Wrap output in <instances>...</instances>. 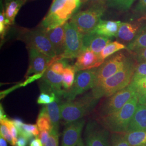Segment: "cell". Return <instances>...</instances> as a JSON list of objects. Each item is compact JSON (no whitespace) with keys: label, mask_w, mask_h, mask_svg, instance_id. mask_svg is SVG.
<instances>
[{"label":"cell","mask_w":146,"mask_h":146,"mask_svg":"<svg viewBox=\"0 0 146 146\" xmlns=\"http://www.w3.org/2000/svg\"><path fill=\"white\" fill-rule=\"evenodd\" d=\"M85 122V120L81 119L67 123L63 131L61 146H76L81 138Z\"/></svg>","instance_id":"cell-14"},{"label":"cell","mask_w":146,"mask_h":146,"mask_svg":"<svg viewBox=\"0 0 146 146\" xmlns=\"http://www.w3.org/2000/svg\"><path fill=\"white\" fill-rule=\"evenodd\" d=\"M46 31L56 55H61L64 50L65 40L64 25Z\"/></svg>","instance_id":"cell-18"},{"label":"cell","mask_w":146,"mask_h":146,"mask_svg":"<svg viewBox=\"0 0 146 146\" xmlns=\"http://www.w3.org/2000/svg\"><path fill=\"white\" fill-rule=\"evenodd\" d=\"M0 146H8L7 141L2 136H1V138H0Z\"/></svg>","instance_id":"cell-47"},{"label":"cell","mask_w":146,"mask_h":146,"mask_svg":"<svg viewBox=\"0 0 146 146\" xmlns=\"http://www.w3.org/2000/svg\"><path fill=\"white\" fill-rule=\"evenodd\" d=\"M146 76V61L141 62L135 67L133 78Z\"/></svg>","instance_id":"cell-37"},{"label":"cell","mask_w":146,"mask_h":146,"mask_svg":"<svg viewBox=\"0 0 146 146\" xmlns=\"http://www.w3.org/2000/svg\"><path fill=\"white\" fill-rule=\"evenodd\" d=\"M65 40L64 50L61 55H58L60 60L77 58L83 50L84 35L78 31L70 21L64 24Z\"/></svg>","instance_id":"cell-6"},{"label":"cell","mask_w":146,"mask_h":146,"mask_svg":"<svg viewBox=\"0 0 146 146\" xmlns=\"http://www.w3.org/2000/svg\"><path fill=\"white\" fill-rule=\"evenodd\" d=\"M78 72L75 66L68 65L62 74L63 87L66 90L70 88L75 81V73Z\"/></svg>","instance_id":"cell-25"},{"label":"cell","mask_w":146,"mask_h":146,"mask_svg":"<svg viewBox=\"0 0 146 146\" xmlns=\"http://www.w3.org/2000/svg\"><path fill=\"white\" fill-rule=\"evenodd\" d=\"M146 47V23L141 27L135 38L129 43L128 49L134 51Z\"/></svg>","instance_id":"cell-24"},{"label":"cell","mask_w":146,"mask_h":146,"mask_svg":"<svg viewBox=\"0 0 146 146\" xmlns=\"http://www.w3.org/2000/svg\"><path fill=\"white\" fill-rule=\"evenodd\" d=\"M110 143V146H131L125 138V133H111Z\"/></svg>","instance_id":"cell-31"},{"label":"cell","mask_w":146,"mask_h":146,"mask_svg":"<svg viewBox=\"0 0 146 146\" xmlns=\"http://www.w3.org/2000/svg\"><path fill=\"white\" fill-rule=\"evenodd\" d=\"M58 130L52 129L46 143L43 146H58Z\"/></svg>","instance_id":"cell-36"},{"label":"cell","mask_w":146,"mask_h":146,"mask_svg":"<svg viewBox=\"0 0 146 146\" xmlns=\"http://www.w3.org/2000/svg\"><path fill=\"white\" fill-rule=\"evenodd\" d=\"M28 140L26 137L19 135L17 139V141L16 143V146H27Z\"/></svg>","instance_id":"cell-41"},{"label":"cell","mask_w":146,"mask_h":146,"mask_svg":"<svg viewBox=\"0 0 146 146\" xmlns=\"http://www.w3.org/2000/svg\"><path fill=\"white\" fill-rule=\"evenodd\" d=\"M76 146H85L84 144V142H83V140H82V139L81 138L80 139V140L78 141V143H77V145H76Z\"/></svg>","instance_id":"cell-48"},{"label":"cell","mask_w":146,"mask_h":146,"mask_svg":"<svg viewBox=\"0 0 146 146\" xmlns=\"http://www.w3.org/2000/svg\"><path fill=\"white\" fill-rule=\"evenodd\" d=\"M139 104L136 95L120 110L109 115L100 117V124L111 133H126Z\"/></svg>","instance_id":"cell-2"},{"label":"cell","mask_w":146,"mask_h":146,"mask_svg":"<svg viewBox=\"0 0 146 146\" xmlns=\"http://www.w3.org/2000/svg\"><path fill=\"white\" fill-rule=\"evenodd\" d=\"M29 146H43V145L41 140L36 137L31 140Z\"/></svg>","instance_id":"cell-43"},{"label":"cell","mask_w":146,"mask_h":146,"mask_svg":"<svg viewBox=\"0 0 146 146\" xmlns=\"http://www.w3.org/2000/svg\"><path fill=\"white\" fill-rule=\"evenodd\" d=\"M52 121V129L58 130L59 121L61 119L60 104L58 101H55L51 104H46L43 107Z\"/></svg>","instance_id":"cell-22"},{"label":"cell","mask_w":146,"mask_h":146,"mask_svg":"<svg viewBox=\"0 0 146 146\" xmlns=\"http://www.w3.org/2000/svg\"><path fill=\"white\" fill-rule=\"evenodd\" d=\"M109 132L96 121H89L85 130L86 146H110Z\"/></svg>","instance_id":"cell-11"},{"label":"cell","mask_w":146,"mask_h":146,"mask_svg":"<svg viewBox=\"0 0 146 146\" xmlns=\"http://www.w3.org/2000/svg\"><path fill=\"white\" fill-rule=\"evenodd\" d=\"M131 84L135 89L138 98L146 96V76L133 78Z\"/></svg>","instance_id":"cell-28"},{"label":"cell","mask_w":146,"mask_h":146,"mask_svg":"<svg viewBox=\"0 0 146 146\" xmlns=\"http://www.w3.org/2000/svg\"><path fill=\"white\" fill-rule=\"evenodd\" d=\"M139 98V103L140 104H144L146 106V96H142Z\"/></svg>","instance_id":"cell-46"},{"label":"cell","mask_w":146,"mask_h":146,"mask_svg":"<svg viewBox=\"0 0 146 146\" xmlns=\"http://www.w3.org/2000/svg\"><path fill=\"white\" fill-rule=\"evenodd\" d=\"M82 0H67L62 7L53 13L44 17L41 23V28L44 31L64 25L71 19L81 5Z\"/></svg>","instance_id":"cell-5"},{"label":"cell","mask_w":146,"mask_h":146,"mask_svg":"<svg viewBox=\"0 0 146 146\" xmlns=\"http://www.w3.org/2000/svg\"><path fill=\"white\" fill-rule=\"evenodd\" d=\"M144 20H146V16L143 17L142 20H139L135 23H121L116 38L122 42L132 41L143 25H142V21Z\"/></svg>","instance_id":"cell-16"},{"label":"cell","mask_w":146,"mask_h":146,"mask_svg":"<svg viewBox=\"0 0 146 146\" xmlns=\"http://www.w3.org/2000/svg\"><path fill=\"white\" fill-rule=\"evenodd\" d=\"M131 84L110 96L100 108V117L109 115L120 110L125 104L136 95Z\"/></svg>","instance_id":"cell-9"},{"label":"cell","mask_w":146,"mask_h":146,"mask_svg":"<svg viewBox=\"0 0 146 146\" xmlns=\"http://www.w3.org/2000/svg\"><path fill=\"white\" fill-rule=\"evenodd\" d=\"M44 72L35 74L33 75L32 76H28V78H27L26 80L24 82L20 84V87H25V86H26L29 84H31L33 82L35 81V80H38L39 78H41L42 76H43Z\"/></svg>","instance_id":"cell-39"},{"label":"cell","mask_w":146,"mask_h":146,"mask_svg":"<svg viewBox=\"0 0 146 146\" xmlns=\"http://www.w3.org/2000/svg\"><path fill=\"white\" fill-rule=\"evenodd\" d=\"M106 9L105 3H95L84 11L75 13L70 21L83 35L92 33L101 20Z\"/></svg>","instance_id":"cell-4"},{"label":"cell","mask_w":146,"mask_h":146,"mask_svg":"<svg viewBox=\"0 0 146 146\" xmlns=\"http://www.w3.org/2000/svg\"><path fill=\"white\" fill-rule=\"evenodd\" d=\"M36 125L39 130L41 131H47L51 132V131H52V121L43 107H42L38 115Z\"/></svg>","instance_id":"cell-26"},{"label":"cell","mask_w":146,"mask_h":146,"mask_svg":"<svg viewBox=\"0 0 146 146\" xmlns=\"http://www.w3.org/2000/svg\"><path fill=\"white\" fill-rule=\"evenodd\" d=\"M29 52V66L25 77L43 73L54 62L53 58L33 48H28Z\"/></svg>","instance_id":"cell-12"},{"label":"cell","mask_w":146,"mask_h":146,"mask_svg":"<svg viewBox=\"0 0 146 146\" xmlns=\"http://www.w3.org/2000/svg\"><path fill=\"white\" fill-rule=\"evenodd\" d=\"M26 2V0H4L5 16L11 25L14 23L16 16Z\"/></svg>","instance_id":"cell-21"},{"label":"cell","mask_w":146,"mask_h":146,"mask_svg":"<svg viewBox=\"0 0 146 146\" xmlns=\"http://www.w3.org/2000/svg\"><path fill=\"white\" fill-rule=\"evenodd\" d=\"M133 12L136 16H146V0H139Z\"/></svg>","instance_id":"cell-35"},{"label":"cell","mask_w":146,"mask_h":146,"mask_svg":"<svg viewBox=\"0 0 146 146\" xmlns=\"http://www.w3.org/2000/svg\"><path fill=\"white\" fill-rule=\"evenodd\" d=\"M11 120H12L13 123L14 124V125H15L18 131H20L22 128V125L24 124L22 120L20 119H18V118H16V119Z\"/></svg>","instance_id":"cell-42"},{"label":"cell","mask_w":146,"mask_h":146,"mask_svg":"<svg viewBox=\"0 0 146 146\" xmlns=\"http://www.w3.org/2000/svg\"><path fill=\"white\" fill-rule=\"evenodd\" d=\"M8 118L7 117V115H5L3 108L2 106V104H1V106H0V121L6 120Z\"/></svg>","instance_id":"cell-44"},{"label":"cell","mask_w":146,"mask_h":146,"mask_svg":"<svg viewBox=\"0 0 146 146\" xmlns=\"http://www.w3.org/2000/svg\"><path fill=\"white\" fill-rule=\"evenodd\" d=\"M1 136L3 137L6 141H8L12 146H16L15 143L11 134L8 127L4 122H1L0 125Z\"/></svg>","instance_id":"cell-33"},{"label":"cell","mask_w":146,"mask_h":146,"mask_svg":"<svg viewBox=\"0 0 146 146\" xmlns=\"http://www.w3.org/2000/svg\"><path fill=\"white\" fill-rule=\"evenodd\" d=\"M11 25L10 21L5 16L4 7H2L0 13V35L1 39H4Z\"/></svg>","instance_id":"cell-32"},{"label":"cell","mask_w":146,"mask_h":146,"mask_svg":"<svg viewBox=\"0 0 146 146\" xmlns=\"http://www.w3.org/2000/svg\"><path fill=\"white\" fill-rule=\"evenodd\" d=\"M83 42V50L88 49L96 53L100 54L106 46L111 42V40L110 37L91 33L84 35Z\"/></svg>","instance_id":"cell-17"},{"label":"cell","mask_w":146,"mask_h":146,"mask_svg":"<svg viewBox=\"0 0 146 146\" xmlns=\"http://www.w3.org/2000/svg\"><path fill=\"white\" fill-rule=\"evenodd\" d=\"M127 47L125 46L117 41L110 42L108 43L104 49L100 52V56L102 59L105 60L106 58H108L110 56L113 55L116 52L119 51L121 49H126Z\"/></svg>","instance_id":"cell-27"},{"label":"cell","mask_w":146,"mask_h":146,"mask_svg":"<svg viewBox=\"0 0 146 146\" xmlns=\"http://www.w3.org/2000/svg\"><path fill=\"white\" fill-rule=\"evenodd\" d=\"M87 1H90L95 3H105V2H108V0H84Z\"/></svg>","instance_id":"cell-45"},{"label":"cell","mask_w":146,"mask_h":146,"mask_svg":"<svg viewBox=\"0 0 146 146\" xmlns=\"http://www.w3.org/2000/svg\"><path fill=\"white\" fill-rule=\"evenodd\" d=\"M104 61L100 54L88 49H84L78 56L74 66L78 72L99 67Z\"/></svg>","instance_id":"cell-15"},{"label":"cell","mask_w":146,"mask_h":146,"mask_svg":"<svg viewBox=\"0 0 146 146\" xmlns=\"http://www.w3.org/2000/svg\"><path fill=\"white\" fill-rule=\"evenodd\" d=\"M146 131V106L138 104L127 131Z\"/></svg>","instance_id":"cell-20"},{"label":"cell","mask_w":146,"mask_h":146,"mask_svg":"<svg viewBox=\"0 0 146 146\" xmlns=\"http://www.w3.org/2000/svg\"><path fill=\"white\" fill-rule=\"evenodd\" d=\"M96 68L78 71L72 87L64 90L63 97L67 101H73L80 94L90 89H92L95 84Z\"/></svg>","instance_id":"cell-7"},{"label":"cell","mask_w":146,"mask_h":146,"mask_svg":"<svg viewBox=\"0 0 146 146\" xmlns=\"http://www.w3.org/2000/svg\"><path fill=\"white\" fill-rule=\"evenodd\" d=\"M62 75L55 73L49 67L46 70L40 84L41 92H50L57 94L60 98L64 90L62 89Z\"/></svg>","instance_id":"cell-13"},{"label":"cell","mask_w":146,"mask_h":146,"mask_svg":"<svg viewBox=\"0 0 146 146\" xmlns=\"http://www.w3.org/2000/svg\"><path fill=\"white\" fill-rule=\"evenodd\" d=\"M134 54L138 62L146 61V47L134 50Z\"/></svg>","instance_id":"cell-38"},{"label":"cell","mask_w":146,"mask_h":146,"mask_svg":"<svg viewBox=\"0 0 146 146\" xmlns=\"http://www.w3.org/2000/svg\"><path fill=\"white\" fill-rule=\"evenodd\" d=\"M135 1V0H108L107 5L116 10L125 11L131 8Z\"/></svg>","instance_id":"cell-29"},{"label":"cell","mask_w":146,"mask_h":146,"mask_svg":"<svg viewBox=\"0 0 146 146\" xmlns=\"http://www.w3.org/2000/svg\"><path fill=\"white\" fill-rule=\"evenodd\" d=\"M121 23L122 22L119 21H106L101 20L92 33L108 37H116Z\"/></svg>","instance_id":"cell-19"},{"label":"cell","mask_w":146,"mask_h":146,"mask_svg":"<svg viewBox=\"0 0 146 146\" xmlns=\"http://www.w3.org/2000/svg\"><path fill=\"white\" fill-rule=\"evenodd\" d=\"M135 66L131 60L125 66L113 75L95 86L92 93L95 99L108 98L131 84L135 72Z\"/></svg>","instance_id":"cell-1"},{"label":"cell","mask_w":146,"mask_h":146,"mask_svg":"<svg viewBox=\"0 0 146 146\" xmlns=\"http://www.w3.org/2000/svg\"><path fill=\"white\" fill-rule=\"evenodd\" d=\"M67 66L68 64H67L66 61H64L63 60H60L55 61L50 67L54 72L62 75L64 69Z\"/></svg>","instance_id":"cell-34"},{"label":"cell","mask_w":146,"mask_h":146,"mask_svg":"<svg viewBox=\"0 0 146 146\" xmlns=\"http://www.w3.org/2000/svg\"><path fill=\"white\" fill-rule=\"evenodd\" d=\"M128 60L122 53H118L108 58L96 70L95 86L120 71Z\"/></svg>","instance_id":"cell-10"},{"label":"cell","mask_w":146,"mask_h":146,"mask_svg":"<svg viewBox=\"0 0 146 146\" xmlns=\"http://www.w3.org/2000/svg\"><path fill=\"white\" fill-rule=\"evenodd\" d=\"M60 98L58 95L54 92H41L38 96L37 103L39 104H47L55 101H59Z\"/></svg>","instance_id":"cell-30"},{"label":"cell","mask_w":146,"mask_h":146,"mask_svg":"<svg viewBox=\"0 0 146 146\" xmlns=\"http://www.w3.org/2000/svg\"><path fill=\"white\" fill-rule=\"evenodd\" d=\"M97 101L91 92L78 99L63 103L60 104L61 119L67 124L83 119L93 110Z\"/></svg>","instance_id":"cell-3"},{"label":"cell","mask_w":146,"mask_h":146,"mask_svg":"<svg viewBox=\"0 0 146 146\" xmlns=\"http://www.w3.org/2000/svg\"><path fill=\"white\" fill-rule=\"evenodd\" d=\"M50 132L47 131H41V133L39 134V138L41 140L42 142L43 146H44V145L46 143L49 137V134Z\"/></svg>","instance_id":"cell-40"},{"label":"cell","mask_w":146,"mask_h":146,"mask_svg":"<svg viewBox=\"0 0 146 146\" xmlns=\"http://www.w3.org/2000/svg\"><path fill=\"white\" fill-rule=\"evenodd\" d=\"M21 38L27 48H34L51 58L57 56L46 31L42 28L25 31Z\"/></svg>","instance_id":"cell-8"},{"label":"cell","mask_w":146,"mask_h":146,"mask_svg":"<svg viewBox=\"0 0 146 146\" xmlns=\"http://www.w3.org/2000/svg\"><path fill=\"white\" fill-rule=\"evenodd\" d=\"M131 146H146V131H131L125 133Z\"/></svg>","instance_id":"cell-23"}]
</instances>
